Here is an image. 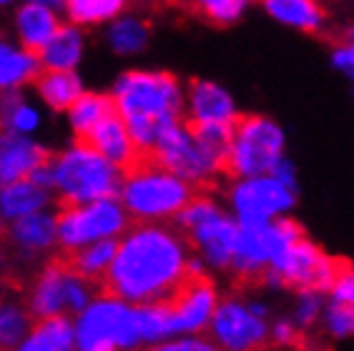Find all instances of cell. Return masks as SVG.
Instances as JSON below:
<instances>
[{
    "label": "cell",
    "mask_w": 354,
    "mask_h": 351,
    "mask_svg": "<svg viewBox=\"0 0 354 351\" xmlns=\"http://www.w3.org/2000/svg\"><path fill=\"white\" fill-rule=\"evenodd\" d=\"M329 63H332L334 73H339L342 78L349 83V88H352V93H354V41H344V38H342V41L332 48Z\"/></svg>",
    "instance_id": "30"
},
{
    "label": "cell",
    "mask_w": 354,
    "mask_h": 351,
    "mask_svg": "<svg viewBox=\"0 0 354 351\" xmlns=\"http://www.w3.org/2000/svg\"><path fill=\"white\" fill-rule=\"evenodd\" d=\"M13 28L15 35H18V43L28 50H33L38 55L43 46H46L53 33L61 28V21H58V10H50L46 6H38V3H23L15 10L13 18Z\"/></svg>",
    "instance_id": "17"
},
{
    "label": "cell",
    "mask_w": 354,
    "mask_h": 351,
    "mask_svg": "<svg viewBox=\"0 0 354 351\" xmlns=\"http://www.w3.org/2000/svg\"><path fill=\"white\" fill-rule=\"evenodd\" d=\"M0 289H10V291H15V294H23L26 284H23L18 276H13V274H6V276H0Z\"/></svg>",
    "instance_id": "35"
},
{
    "label": "cell",
    "mask_w": 354,
    "mask_h": 351,
    "mask_svg": "<svg viewBox=\"0 0 354 351\" xmlns=\"http://www.w3.org/2000/svg\"><path fill=\"white\" fill-rule=\"evenodd\" d=\"M50 155L53 153L35 143L30 135L0 129V189L18 178H28Z\"/></svg>",
    "instance_id": "14"
},
{
    "label": "cell",
    "mask_w": 354,
    "mask_h": 351,
    "mask_svg": "<svg viewBox=\"0 0 354 351\" xmlns=\"http://www.w3.org/2000/svg\"><path fill=\"white\" fill-rule=\"evenodd\" d=\"M50 201V191L33 178H18L13 183H6L0 189V218L13 221V218L28 216L35 211H43V206Z\"/></svg>",
    "instance_id": "19"
},
{
    "label": "cell",
    "mask_w": 354,
    "mask_h": 351,
    "mask_svg": "<svg viewBox=\"0 0 354 351\" xmlns=\"http://www.w3.org/2000/svg\"><path fill=\"white\" fill-rule=\"evenodd\" d=\"M241 115L234 93L212 78H194L184 86V121L191 126H234Z\"/></svg>",
    "instance_id": "12"
},
{
    "label": "cell",
    "mask_w": 354,
    "mask_h": 351,
    "mask_svg": "<svg viewBox=\"0 0 354 351\" xmlns=\"http://www.w3.org/2000/svg\"><path fill=\"white\" fill-rule=\"evenodd\" d=\"M297 339H299V326L292 319H277L274 324H269V344L286 346L297 344Z\"/></svg>",
    "instance_id": "32"
},
{
    "label": "cell",
    "mask_w": 354,
    "mask_h": 351,
    "mask_svg": "<svg viewBox=\"0 0 354 351\" xmlns=\"http://www.w3.org/2000/svg\"><path fill=\"white\" fill-rule=\"evenodd\" d=\"M131 6V0H66L63 10L71 18L73 26H103L111 23L113 18H118L121 13H126Z\"/></svg>",
    "instance_id": "24"
},
{
    "label": "cell",
    "mask_w": 354,
    "mask_h": 351,
    "mask_svg": "<svg viewBox=\"0 0 354 351\" xmlns=\"http://www.w3.org/2000/svg\"><path fill=\"white\" fill-rule=\"evenodd\" d=\"M28 3H38V6H46L50 10H63V3L66 0H28Z\"/></svg>",
    "instance_id": "36"
},
{
    "label": "cell",
    "mask_w": 354,
    "mask_h": 351,
    "mask_svg": "<svg viewBox=\"0 0 354 351\" xmlns=\"http://www.w3.org/2000/svg\"><path fill=\"white\" fill-rule=\"evenodd\" d=\"M93 298L88 284L81 281V278L71 276L66 271L55 269L53 263L43 266V274L38 276L33 286V294H30V314L35 316H53V314H61V316H78L88 301Z\"/></svg>",
    "instance_id": "11"
},
{
    "label": "cell",
    "mask_w": 354,
    "mask_h": 351,
    "mask_svg": "<svg viewBox=\"0 0 354 351\" xmlns=\"http://www.w3.org/2000/svg\"><path fill=\"white\" fill-rule=\"evenodd\" d=\"M272 176L274 178H279L284 186H289V189L299 191V178H297V166H294V161L289 158V155H284L277 166L272 169Z\"/></svg>",
    "instance_id": "34"
},
{
    "label": "cell",
    "mask_w": 354,
    "mask_h": 351,
    "mask_svg": "<svg viewBox=\"0 0 354 351\" xmlns=\"http://www.w3.org/2000/svg\"><path fill=\"white\" fill-rule=\"evenodd\" d=\"M109 95L141 155L151 153L169 126L184 121V83L169 70H126Z\"/></svg>",
    "instance_id": "2"
},
{
    "label": "cell",
    "mask_w": 354,
    "mask_h": 351,
    "mask_svg": "<svg viewBox=\"0 0 354 351\" xmlns=\"http://www.w3.org/2000/svg\"><path fill=\"white\" fill-rule=\"evenodd\" d=\"M259 3L269 21L294 33L319 35L329 26V13L322 0H259Z\"/></svg>",
    "instance_id": "15"
},
{
    "label": "cell",
    "mask_w": 354,
    "mask_h": 351,
    "mask_svg": "<svg viewBox=\"0 0 354 351\" xmlns=\"http://www.w3.org/2000/svg\"><path fill=\"white\" fill-rule=\"evenodd\" d=\"M83 33L78 26H61L53 38L38 50V61L46 70H75L83 58Z\"/></svg>",
    "instance_id": "20"
},
{
    "label": "cell",
    "mask_w": 354,
    "mask_h": 351,
    "mask_svg": "<svg viewBox=\"0 0 354 351\" xmlns=\"http://www.w3.org/2000/svg\"><path fill=\"white\" fill-rule=\"evenodd\" d=\"M206 329L221 351H261L269 344V309L257 301L226 296L216 304Z\"/></svg>",
    "instance_id": "10"
},
{
    "label": "cell",
    "mask_w": 354,
    "mask_h": 351,
    "mask_svg": "<svg viewBox=\"0 0 354 351\" xmlns=\"http://www.w3.org/2000/svg\"><path fill=\"white\" fill-rule=\"evenodd\" d=\"M184 3L198 18L218 28L236 26L254 6V0H184Z\"/></svg>",
    "instance_id": "26"
},
{
    "label": "cell",
    "mask_w": 354,
    "mask_h": 351,
    "mask_svg": "<svg viewBox=\"0 0 354 351\" xmlns=\"http://www.w3.org/2000/svg\"><path fill=\"white\" fill-rule=\"evenodd\" d=\"M191 246L171 221H131L93 298L126 304H164L186 276Z\"/></svg>",
    "instance_id": "1"
},
{
    "label": "cell",
    "mask_w": 354,
    "mask_h": 351,
    "mask_svg": "<svg viewBox=\"0 0 354 351\" xmlns=\"http://www.w3.org/2000/svg\"><path fill=\"white\" fill-rule=\"evenodd\" d=\"M324 324L327 331L337 339H349L354 336V304L347 301H332L324 306Z\"/></svg>",
    "instance_id": "28"
},
{
    "label": "cell",
    "mask_w": 354,
    "mask_h": 351,
    "mask_svg": "<svg viewBox=\"0 0 354 351\" xmlns=\"http://www.w3.org/2000/svg\"><path fill=\"white\" fill-rule=\"evenodd\" d=\"M143 351H221V346L212 339L204 336H189V339H176V341H164V344L149 346Z\"/></svg>",
    "instance_id": "31"
},
{
    "label": "cell",
    "mask_w": 354,
    "mask_h": 351,
    "mask_svg": "<svg viewBox=\"0 0 354 351\" xmlns=\"http://www.w3.org/2000/svg\"><path fill=\"white\" fill-rule=\"evenodd\" d=\"M123 171L95 153L83 141L50 158V191L58 193V201L88 203L95 198H118Z\"/></svg>",
    "instance_id": "4"
},
{
    "label": "cell",
    "mask_w": 354,
    "mask_h": 351,
    "mask_svg": "<svg viewBox=\"0 0 354 351\" xmlns=\"http://www.w3.org/2000/svg\"><path fill=\"white\" fill-rule=\"evenodd\" d=\"M35 93L55 113H63L73 106V101L83 93V81L75 70H46L35 75Z\"/></svg>",
    "instance_id": "21"
},
{
    "label": "cell",
    "mask_w": 354,
    "mask_h": 351,
    "mask_svg": "<svg viewBox=\"0 0 354 351\" xmlns=\"http://www.w3.org/2000/svg\"><path fill=\"white\" fill-rule=\"evenodd\" d=\"M286 155V131L277 118L264 113L239 115L232 126L224 171L229 178L264 176Z\"/></svg>",
    "instance_id": "6"
},
{
    "label": "cell",
    "mask_w": 354,
    "mask_h": 351,
    "mask_svg": "<svg viewBox=\"0 0 354 351\" xmlns=\"http://www.w3.org/2000/svg\"><path fill=\"white\" fill-rule=\"evenodd\" d=\"M111 111H113L111 95L83 91L73 101V106L68 108V121H71V129H73L75 138H83V135L88 133L98 121H103Z\"/></svg>",
    "instance_id": "25"
},
{
    "label": "cell",
    "mask_w": 354,
    "mask_h": 351,
    "mask_svg": "<svg viewBox=\"0 0 354 351\" xmlns=\"http://www.w3.org/2000/svg\"><path fill=\"white\" fill-rule=\"evenodd\" d=\"M0 238L13 243L15 249L26 256H38L48 254L58 246V234H55V216L35 211L28 216L13 218L6 229H0Z\"/></svg>",
    "instance_id": "16"
},
{
    "label": "cell",
    "mask_w": 354,
    "mask_h": 351,
    "mask_svg": "<svg viewBox=\"0 0 354 351\" xmlns=\"http://www.w3.org/2000/svg\"><path fill=\"white\" fill-rule=\"evenodd\" d=\"M352 263L344 258L329 256L327 251L317 246L304 234L289 246L279 258H274L269 269L277 274L281 289L289 291H317L329 294L337 278L349 269Z\"/></svg>",
    "instance_id": "7"
},
{
    "label": "cell",
    "mask_w": 354,
    "mask_h": 351,
    "mask_svg": "<svg viewBox=\"0 0 354 351\" xmlns=\"http://www.w3.org/2000/svg\"><path fill=\"white\" fill-rule=\"evenodd\" d=\"M196 193V186L151 161L149 155H141L131 169L123 171L118 201L131 221H174Z\"/></svg>",
    "instance_id": "3"
},
{
    "label": "cell",
    "mask_w": 354,
    "mask_h": 351,
    "mask_svg": "<svg viewBox=\"0 0 354 351\" xmlns=\"http://www.w3.org/2000/svg\"><path fill=\"white\" fill-rule=\"evenodd\" d=\"M146 3H156V6H164V3H174V0H146Z\"/></svg>",
    "instance_id": "38"
},
{
    "label": "cell",
    "mask_w": 354,
    "mask_h": 351,
    "mask_svg": "<svg viewBox=\"0 0 354 351\" xmlns=\"http://www.w3.org/2000/svg\"><path fill=\"white\" fill-rule=\"evenodd\" d=\"M329 298L332 301H347V304H354V266H349L339 278L337 284L329 291Z\"/></svg>",
    "instance_id": "33"
},
{
    "label": "cell",
    "mask_w": 354,
    "mask_h": 351,
    "mask_svg": "<svg viewBox=\"0 0 354 351\" xmlns=\"http://www.w3.org/2000/svg\"><path fill=\"white\" fill-rule=\"evenodd\" d=\"M41 73V61L33 50L23 48L21 43L0 38V91H13L35 81Z\"/></svg>",
    "instance_id": "18"
},
{
    "label": "cell",
    "mask_w": 354,
    "mask_h": 351,
    "mask_svg": "<svg viewBox=\"0 0 354 351\" xmlns=\"http://www.w3.org/2000/svg\"><path fill=\"white\" fill-rule=\"evenodd\" d=\"M297 311H294V324L301 329H312L317 324V319L322 316V309H324V294H317V291H297Z\"/></svg>",
    "instance_id": "29"
},
{
    "label": "cell",
    "mask_w": 354,
    "mask_h": 351,
    "mask_svg": "<svg viewBox=\"0 0 354 351\" xmlns=\"http://www.w3.org/2000/svg\"><path fill=\"white\" fill-rule=\"evenodd\" d=\"M226 201L239 226H261L274 218L289 216L297 206V191L284 186L272 173L246 176L232 178Z\"/></svg>",
    "instance_id": "9"
},
{
    "label": "cell",
    "mask_w": 354,
    "mask_h": 351,
    "mask_svg": "<svg viewBox=\"0 0 354 351\" xmlns=\"http://www.w3.org/2000/svg\"><path fill=\"white\" fill-rule=\"evenodd\" d=\"M15 0H0V8H6V6H13Z\"/></svg>",
    "instance_id": "39"
},
{
    "label": "cell",
    "mask_w": 354,
    "mask_h": 351,
    "mask_svg": "<svg viewBox=\"0 0 354 351\" xmlns=\"http://www.w3.org/2000/svg\"><path fill=\"white\" fill-rule=\"evenodd\" d=\"M75 141H83L86 146H91L95 153L109 158L121 171L131 169L141 158V151L136 149V143L131 138L126 123H123V118L116 111H111L103 121H98L88 133L83 135V138H75Z\"/></svg>",
    "instance_id": "13"
},
{
    "label": "cell",
    "mask_w": 354,
    "mask_h": 351,
    "mask_svg": "<svg viewBox=\"0 0 354 351\" xmlns=\"http://www.w3.org/2000/svg\"><path fill=\"white\" fill-rule=\"evenodd\" d=\"M106 43L118 55H138L151 43V23L136 13H121L109 23Z\"/></svg>",
    "instance_id": "22"
},
{
    "label": "cell",
    "mask_w": 354,
    "mask_h": 351,
    "mask_svg": "<svg viewBox=\"0 0 354 351\" xmlns=\"http://www.w3.org/2000/svg\"><path fill=\"white\" fill-rule=\"evenodd\" d=\"M342 38H344V41H354V21H349L347 26H344V30H342Z\"/></svg>",
    "instance_id": "37"
},
{
    "label": "cell",
    "mask_w": 354,
    "mask_h": 351,
    "mask_svg": "<svg viewBox=\"0 0 354 351\" xmlns=\"http://www.w3.org/2000/svg\"><path fill=\"white\" fill-rule=\"evenodd\" d=\"M149 158L196 186L198 191H209L221 176H226V153L206 143L186 121L174 123L158 135Z\"/></svg>",
    "instance_id": "5"
},
{
    "label": "cell",
    "mask_w": 354,
    "mask_h": 351,
    "mask_svg": "<svg viewBox=\"0 0 354 351\" xmlns=\"http://www.w3.org/2000/svg\"><path fill=\"white\" fill-rule=\"evenodd\" d=\"M33 324V314L26 306L0 304V349L13 351L26 336V329Z\"/></svg>",
    "instance_id": "27"
},
{
    "label": "cell",
    "mask_w": 354,
    "mask_h": 351,
    "mask_svg": "<svg viewBox=\"0 0 354 351\" xmlns=\"http://www.w3.org/2000/svg\"><path fill=\"white\" fill-rule=\"evenodd\" d=\"M131 226L118 198H95L88 203L58 201L55 211V234L58 246H83L98 238H118Z\"/></svg>",
    "instance_id": "8"
},
{
    "label": "cell",
    "mask_w": 354,
    "mask_h": 351,
    "mask_svg": "<svg viewBox=\"0 0 354 351\" xmlns=\"http://www.w3.org/2000/svg\"><path fill=\"white\" fill-rule=\"evenodd\" d=\"M30 339L18 351H71L73 349V326L68 316H35L30 324Z\"/></svg>",
    "instance_id": "23"
}]
</instances>
